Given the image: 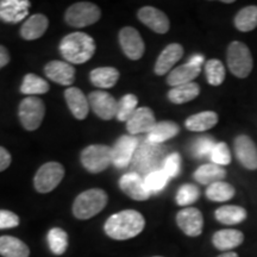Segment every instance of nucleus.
I'll return each mask as SVG.
<instances>
[{
    "label": "nucleus",
    "mask_w": 257,
    "mask_h": 257,
    "mask_svg": "<svg viewBox=\"0 0 257 257\" xmlns=\"http://www.w3.org/2000/svg\"><path fill=\"white\" fill-rule=\"evenodd\" d=\"M146 219L140 212L125 210L113 214L106 220L105 232L111 238L125 240L134 238L144 230Z\"/></svg>",
    "instance_id": "obj_1"
},
{
    "label": "nucleus",
    "mask_w": 257,
    "mask_h": 257,
    "mask_svg": "<svg viewBox=\"0 0 257 257\" xmlns=\"http://www.w3.org/2000/svg\"><path fill=\"white\" fill-rule=\"evenodd\" d=\"M60 51L67 62L81 64L87 62L94 55L95 43L87 34L73 32L61 41Z\"/></svg>",
    "instance_id": "obj_2"
},
{
    "label": "nucleus",
    "mask_w": 257,
    "mask_h": 257,
    "mask_svg": "<svg viewBox=\"0 0 257 257\" xmlns=\"http://www.w3.org/2000/svg\"><path fill=\"white\" fill-rule=\"evenodd\" d=\"M166 160V147L144 141L138 146L133 159L134 168L140 175H148L159 170Z\"/></svg>",
    "instance_id": "obj_3"
},
{
    "label": "nucleus",
    "mask_w": 257,
    "mask_h": 257,
    "mask_svg": "<svg viewBox=\"0 0 257 257\" xmlns=\"http://www.w3.org/2000/svg\"><path fill=\"white\" fill-rule=\"evenodd\" d=\"M107 193L100 188H92L76 197L73 205V213L78 219H89L104 210L107 205Z\"/></svg>",
    "instance_id": "obj_4"
},
{
    "label": "nucleus",
    "mask_w": 257,
    "mask_h": 257,
    "mask_svg": "<svg viewBox=\"0 0 257 257\" xmlns=\"http://www.w3.org/2000/svg\"><path fill=\"white\" fill-rule=\"evenodd\" d=\"M226 61L230 72L237 78L245 79L251 73L253 67L251 51L243 42H231L227 47Z\"/></svg>",
    "instance_id": "obj_5"
},
{
    "label": "nucleus",
    "mask_w": 257,
    "mask_h": 257,
    "mask_svg": "<svg viewBox=\"0 0 257 257\" xmlns=\"http://www.w3.org/2000/svg\"><path fill=\"white\" fill-rule=\"evenodd\" d=\"M101 17L100 9L95 4L87 2L76 3L66 11L67 24L73 28H85L94 24Z\"/></svg>",
    "instance_id": "obj_6"
},
{
    "label": "nucleus",
    "mask_w": 257,
    "mask_h": 257,
    "mask_svg": "<svg viewBox=\"0 0 257 257\" xmlns=\"http://www.w3.org/2000/svg\"><path fill=\"white\" fill-rule=\"evenodd\" d=\"M19 119L28 131H35L41 126L46 114V106L37 96H28L19 105Z\"/></svg>",
    "instance_id": "obj_7"
},
{
    "label": "nucleus",
    "mask_w": 257,
    "mask_h": 257,
    "mask_svg": "<svg viewBox=\"0 0 257 257\" xmlns=\"http://www.w3.org/2000/svg\"><path fill=\"white\" fill-rule=\"evenodd\" d=\"M81 163L89 173H101L112 163V148L102 144L85 148L81 153Z\"/></svg>",
    "instance_id": "obj_8"
},
{
    "label": "nucleus",
    "mask_w": 257,
    "mask_h": 257,
    "mask_svg": "<svg viewBox=\"0 0 257 257\" xmlns=\"http://www.w3.org/2000/svg\"><path fill=\"white\" fill-rule=\"evenodd\" d=\"M64 176V168L61 163L48 162L37 170L34 185L37 192L49 193L54 191Z\"/></svg>",
    "instance_id": "obj_9"
},
{
    "label": "nucleus",
    "mask_w": 257,
    "mask_h": 257,
    "mask_svg": "<svg viewBox=\"0 0 257 257\" xmlns=\"http://www.w3.org/2000/svg\"><path fill=\"white\" fill-rule=\"evenodd\" d=\"M88 102L94 113L104 120H110L117 117L118 101L104 91L92 92L88 95Z\"/></svg>",
    "instance_id": "obj_10"
},
{
    "label": "nucleus",
    "mask_w": 257,
    "mask_h": 257,
    "mask_svg": "<svg viewBox=\"0 0 257 257\" xmlns=\"http://www.w3.org/2000/svg\"><path fill=\"white\" fill-rule=\"evenodd\" d=\"M234 154L243 168L249 170L257 169V146L246 135H239L234 138Z\"/></svg>",
    "instance_id": "obj_11"
},
{
    "label": "nucleus",
    "mask_w": 257,
    "mask_h": 257,
    "mask_svg": "<svg viewBox=\"0 0 257 257\" xmlns=\"http://www.w3.org/2000/svg\"><path fill=\"white\" fill-rule=\"evenodd\" d=\"M140 142L134 136H121L112 148V165L117 168H125L130 165Z\"/></svg>",
    "instance_id": "obj_12"
},
{
    "label": "nucleus",
    "mask_w": 257,
    "mask_h": 257,
    "mask_svg": "<svg viewBox=\"0 0 257 257\" xmlns=\"http://www.w3.org/2000/svg\"><path fill=\"white\" fill-rule=\"evenodd\" d=\"M119 43L125 55L134 61L140 60L146 50V46L140 32L131 27L123 28L119 31Z\"/></svg>",
    "instance_id": "obj_13"
},
{
    "label": "nucleus",
    "mask_w": 257,
    "mask_h": 257,
    "mask_svg": "<svg viewBox=\"0 0 257 257\" xmlns=\"http://www.w3.org/2000/svg\"><path fill=\"white\" fill-rule=\"evenodd\" d=\"M176 223L185 234L189 237H198L202 232L204 217L198 208L186 207L176 214Z\"/></svg>",
    "instance_id": "obj_14"
},
{
    "label": "nucleus",
    "mask_w": 257,
    "mask_h": 257,
    "mask_svg": "<svg viewBox=\"0 0 257 257\" xmlns=\"http://www.w3.org/2000/svg\"><path fill=\"white\" fill-rule=\"evenodd\" d=\"M137 17L144 25L152 29L156 34H166L170 28L169 19L165 12L153 6H144L138 11Z\"/></svg>",
    "instance_id": "obj_15"
},
{
    "label": "nucleus",
    "mask_w": 257,
    "mask_h": 257,
    "mask_svg": "<svg viewBox=\"0 0 257 257\" xmlns=\"http://www.w3.org/2000/svg\"><path fill=\"white\" fill-rule=\"evenodd\" d=\"M119 187L127 197L137 201L148 200L152 193L148 191L144 179L137 173H128L119 180Z\"/></svg>",
    "instance_id": "obj_16"
},
{
    "label": "nucleus",
    "mask_w": 257,
    "mask_h": 257,
    "mask_svg": "<svg viewBox=\"0 0 257 257\" xmlns=\"http://www.w3.org/2000/svg\"><path fill=\"white\" fill-rule=\"evenodd\" d=\"M30 5L28 0H3L0 2V19L6 23H18L27 17Z\"/></svg>",
    "instance_id": "obj_17"
},
{
    "label": "nucleus",
    "mask_w": 257,
    "mask_h": 257,
    "mask_svg": "<svg viewBox=\"0 0 257 257\" xmlns=\"http://www.w3.org/2000/svg\"><path fill=\"white\" fill-rule=\"evenodd\" d=\"M155 114L149 107H140L135 111L133 117L126 121V128L130 135L149 133L155 126Z\"/></svg>",
    "instance_id": "obj_18"
},
{
    "label": "nucleus",
    "mask_w": 257,
    "mask_h": 257,
    "mask_svg": "<svg viewBox=\"0 0 257 257\" xmlns=\"http://www.w3.org/2000/svg\"><path fill=\"white\" fill-rule=\"evenodd\" d=\"M44 73L51 81L63 86L72 85L75 79V69L72 64L63 61H50L44 68Z\"/></svg>",
    "instance_id": "obj_19"
},
{
    "label": "nucleus",
    "mask_w": 257,
    "mask_h": 257,
    "mask_svg": "<svg viewBox=\"0 0 257 257\" xmlns=\"http://www.w3.org/2000/svg\"><path fill=\"white\" fill-rule=\"evenodd\" d=\"M182 56H184V47L181 44L172 43L167 46L160 54L155 63L156 75H165V74L170 72L173 66L181 60Z\"/></svg>",
    "instance_id": "obj_20"
},
{
    "label": "nucleus",
    "mask_w": 257,
    "mask_h": 257,
    "mask_svg": "<svg viewBox=\"0 0 257 257\" xmlns=\"http://www.w3.org/2000/svg\"><path fill=\"white\" fill-rule=\"evenodd\" d=\"M67 105H68L70 112L76 119L82 120L87 117L89 112V102L82 91L76 87H69L64 92Z\"/></svg>",
    "instance_id": "obj_21"
},
{
    "label": "nucleus",
    "mask_w": 257,
    "mask_h": 257,
    "mask_svg": "<svg viewBox=\"0 0 257 257\" xmlns=\"http://www.w3.org/2000/svg\"><path fill=\"white\" fill-rule=\"evenodd\" d=\"M244 242V234L242 231L234 229H224L217 231L212 237V243L214 248L220 251H230V250L238 248Z\"/></svg>",
    "instance_id": "obj_22"
},
{
    "label": "nucleus",
    "mask_w": 257,
    "mask_h": 257,
    "mask_svg": "<svg viewBox=\"0 0 257 257\" xmlns=\"http://www.w3.org/2000/svg\"><path fill=\"white\" fill-rule=\"evenodd\" d=\"M49 21L44 15L37 14L31 16L24 22L21 29V36L27 41H34L42 37L47 31Z\"/></svg>",
    "instance_id": "obj_23"
},
{
    "label": "nucleus",
    "mask_w": 257,
    "mask_h": 257,
    "mask_svg": "<svg viewBox=\"0 0 257 257\" xmlns=\"http://www.w3.org/2000/svg\"><path fill=\"white\" fill-rule=\"evenodd\" d=\"M200 72V67H194L187 62L186 64H182V66L176 67L175 69H173L168 74L167 83L172 87L186 85V83L193 82V80L197 78Z\"/></svg>",
    "instance_id": "obj_24"
},
{
    "label": "nucleus",
    "mask_w": 257,
    "mask_h": 257,
    "mask_svg": "<svg viewBox=\"0 0 257 257\" xmlns=\"http://www.w3.org/2000/svg\"><path fill=\"white\" fill-rule=\"evenodd\" d=\"M226 176V170L223 167L214 165V163H208V165H202L195 170L194 179L197 180L200 185L211 186L216 182L223 181Z\"/></svg>",
    "instance_id": "obj_25"
},
{
    "label": "nucleus",
    "mask_w": 257,
    "mask_h": 257,
    "mask_svg": "<svg viewBox=\"0 0 257 257\" xmlns=\"http://www.w3.org/2000/svg\"><path fill=\"white\" fill-rule=\"evenodd\" d=\"M218 114L213 111H204L200 113L193 114L188 117L185 121L186 127L189 131H195V133H201V131L210 130L218 124Z\"/></svg>",
    "instance_id": "obj_26"
},
{
    "label": "nucleus",
    "mask_w": 257,
    "mask_h": 257,
    "mask_svg": "<svg viewBox=\"0 0 257 257\" xmlns=\"http://www.w3.org/2000/svg\"><path fill=\"white\" fill-rule=\"evenodd\" d=\"M179 133V125L174 123V121H159V123H156L155 126L148 133L147 140L152 143L162 144L163 142H166V141L170 140V138L175 137Z\"/></svg>",
    "instance_id": "obj_27"
},
{
    "label": "nucleus",
    "mask_w": 257,
    "mask_h": 257,
    "mask_svg": "<svg viewBox=\"0 0 257 257\" xmlns=\"http://www.w3.org/2000/svg\"><path fill=\"white\" fill-rule=\"evenodd\" d=\"M214 217L219 221L220 224L224 225H237L243 223L248 217L246 210L242 206L237 205H225L216 210Z\"/></svg>",
    "instance_id": "obj_28"
},
{
    "label": "nucleus",
    "mask_w": 257,
    "mask_h": 257,
    "mask_svg": "<svg viewBox=\"0 0 257 257\" xmlns=\"http://www.w3.org/2000/svg\"><path fill=\"white\" fill-rule=\"evenodd\" d=\"M0 255L3 257H29L30 249L23 240L12 236L0 237Z\"/></svg>",
    "instance_id": "obj_29"
},
{
    "label": "nucleus",
    "mask_w": 257,
    "mask_h": 257,
    "mask_svg": "<svg viewBox=\"0 0 257 257\" xmlns=\"http://www.w3.org/2000/svg\"><path fill=\"white\" fill-rule=\"evenodd\" d=\"M91 81L99 88H111L119 79V72L113 67H100L91 72Z\"/></svg>",
    "instance_id": "obj_30"
},
{
    "label": "nucleus",
    "mask_w": 257,
    "mask_h": 257,
    "mask_svg": "<svg viewBox=\"0 0 257 257\" xmlns=\"http://www.w3.org/2000/svg\"><path fill=\"white\" fill-rule=\"evenodd\" d=\"M199 94H200V87H199L198 83L189 82L186 85L173 87L168 92V99L173 104L180 105L193 100Z\"/></svg>",
    "instance_id": "obj_31"
},
{
    "label": "nucleus",
    "mask_w": 257,
    "mask_h": 257,
    "mask_svg": "<svg viewBox=\"0 0 257 257\" xmlns=\"http://www.w3.org/2000/svg\"><path fill=\"white\" fill-rule=\"evenodd\" d=\"M234 28L242 32L252 31L257 28V6L250 5L243 8L234 16Z\"/></svg>",
    "instance_id": "obj_32"
},
{
    "label": "nucleus",
    "mask_w": 257,
    "mask_h": 257,
    "mask_svg": "<svg viewBox=\"0 0 257 257\" xmlns=\"http://www.w3.org/2000/svg\"><path fill=\"white\" fill-rule=\"evenodd\" d=\"M50 86L47 81L35 74H27L24 76L21 86V92L23 94L35 96L36 94H44L49 91Z\"/></svg>",
    "instance_id": "obj_33"
},
{
    "label": "nucleus",
    "mask_w": 257,
    "mask_h": 257,
    "mask_svg": "<svg viewBox=\"0 0 257 257\" xmlns=\"http://www.w3.org/2000/svg\"><path fill=\"white\" fill-rule=\"evenodd\" d=\"M236 189L232 185L225 181H219L216 184L208 186L206 189V197L211 201L214 202H225L233 198Z\"/></svg>",
    "instance_id": "obj_34"
},
{
    "label": "nucleus",
    "mask_w": 257,
    "mask_h": 257,
    "mask_svg": "<svg viewBox=\"0 0 257 257\" xmlns=\"http://www.w3.org/2000/svg\"><path fill=\"white\" fill-rule=\"evenodd\" d=\"M48 243L55 255H62L68 248V234L60 227H54L48 233Z\"/></svg>",
    "instance_id": "obj_35"
},
{
    "label": "nucleus",
    "mask_w": 257,
    "mask_h": 257,
    "mask_svg": "<svg viewBox=\"0 0 257 257\" xmlns=\"http://www.w3.org/2000/svg\"><path fill=\"white\" fill-rule=\"evenodd\" d=\"M205 73H206L207 81L212 86H220L225 80V67L219 60L212 59L205 64Z\"/></svg>",
    "instance_id": "obj_36"
},
{
    "label": "nucleus",
    "mask_w": 257,
    "mask_h": 257,
    "mask_svg": "<svg viewBox=\"0 0 257 257\" xmlns=\"http://www.w3.org/2000/svg\"><path fill=\"white\" fill-rule=\"evenodd\" d=\"M138 99L134 94H125L123 98L118 101V112L117 119L119 121H127L133 117L135 111L137 110Z\"/></svg>",
    "instance_id": "obj_37"
},
{
    "label": "nucleus",
    "mask_w": 257,
    "mask_h": 257,
    "mask_svg": "<svg viewBox=\"0 0 257 257\" xmlns=\"http://www.w3.org/2000/svg\"><path fill=\"white\" fill-rule=\"evenodd\" d=\"M168 181L169 178L162 169L155 170V172L150 173V174H148L146 178H144L146 187L152 194L153 193H159L162 191V189L167 186V184H168Z\"/></svg>",
    "instance_id": "obj_38"
},
{
    "label": "nucleus",
    "mask_w": 257,
    "mask_h": 257,
    "mask_svg": "<svg viewBox=\"0 0 257 257\" xmlns=\"http://www.w3.org/2000/svg\"><path fill=\"white\" fill-rule=\"evenodd\" d=\"M200 197V191L197 186L187 184L182 185L176 193V202L180 206H188V205L194 204Z\"/></svg>",
    "instance_id": "obj_39"
},
{
    "label": "nucleus",
    "mask_w": 257,
    "mask_h": 257,
    "mask_svg": "<svg viewBox=\"0 0 257 257\" xmlns=\"http://www.w3.org/2000/svg\"><path fill=\"white\" fill-rule=\"evenodd\" d=\"M216 142L211 136H201L193 142L192 154L198 159H204V157L210 156L212 150H213Z\"/></svg>",
    "instance_id": "obj_40"
},
{
    "label": "nucleus",
    "mask_w": 257,
    "mask_h": 257,
    "mask_svg": "<svg viewBox=\"0 0 257 257\" xmlns=\"http://www.w3.org/2000/svg\"><path fill=\"white\" fill-rule=\"evenodd\" d=\"M210 159L212 161V163H214V165L217 166L223 167V166L230 165L232 157H231L230 149L229 147L226 146V143L224 142L217 143L216 146H214L213 150H212Z\"/></svg>",
    "instance_id": "obj_41"
},
{
    "label": "nucleus",
    "mask_w": 257,
    "mask_h": 257,
    "mask_svg": "<svg viewBox=\"0 0 257 257\" xmlns=\"http://www.w3.org/2000/svg\"><path fill=\"white\" fill-rule=\"evenodd\" d=\"M169 179L176 178L181 170V156L178 153H173L166 157L162 168Z\"/></svg>",
    "instance_id": "obj_42"
},
{
    "label": "nucleus",
    "mask_w": 257,
    "mask_h": 257,
    "mask_svg": "<svg viewBox=\"0 0 257 257\" xmlns=\"http://www.w3.org/2000/svg\"><path fill=\"white\" fill-rule=\"evenodd\" d=\"M19 225V217L14 212L0 210V230L12 229Z\"/></svg>",
    "instance_id": "obj_43"
},
{
    "label": "nucleus",
    "mask_w": 257,
    "mask_h": 257,
    "mask_svg": "<svg viewBox=\"0 0 257 257\" xmlns=\"http://www.w3.org/2000/svg\"><path fill=\"white\" fill-rule=\"evenodd\" d=\"M11 165V155L5 148L0 147V172H4Z\"/></svg>",
    "instance_id": "obj_44"
},
{
    "label": "nucleus",
    "mask_w": 257,
    "mask_h": 257,
    "mask_svg": "<svg viewBox=\"0 0 257 257\" xmlns=\"http://www.w3.org/2000/svg\"><path fill=\"white\" fill-rule=\"evenodd\" d=\"M10 62V54L5 47L0 46V69L8 66Z\"/></svg>",
    "instance_id": "obj_45"
},
{
    "label": "nucleus",
    "mask_w": 257,
    "mask_h": 257,
    "mask_svg": "<svg viewBox=\"0 0 257 257\" xmlns=\"http://www.w3.org/2000/svg\"><path fill=\"white\" fill-rule=\"evenodd\" d=\"M204 62H205L204 56L200 55V54H195V55H193L188 61V63L192 64V66H194V67H201V64Z\"/></svg>",
    "instance_id": "obj_46"
},
{
    "label": "nucleus",
    "mask_w": 257,
    "mask_h": 257,
    "mask_svg": "<svg viewBox=\"0 0 257 257\" xmlns=\"http://www.w3.org/2000/svg\"><path fill=\"white\" fill-rule=\"evenodd\" d=\"M218 257H239V256H238V253H236L233 251H227V252L221 253V255H219Z\"/></svg>",
    "instance_id": "obj_47"
},
{
    "label": "nucleus",
    "mask_w": 257,
    "mask_h": 257,
    "mask_svg": "<svg viewBox=\"0 0 257 257\" xmlns=\"http://www.w3.org/2000/svg\"><path fill=\"white\" fill-rule=\"evenodd\" d=\"M223 3H226V4H231V3H233V0H225Z\"/></svg>",
    "instance_id": "obj_48"
},
{
    "label": "nucleus",
    "mask_w": 257,
    "mask_h": 257,
    "mask_svg": "<svg viewBox=\"0 0 257 257\" xmlns=\"http://www.w3.org/2000/svg\"><path fill=\"white\" fill-rule=\"evenodd\" d=\"M154 257H162V256H154Z\"/></svg>",
    "instance_id": "obj_49"
}]
</instances>
